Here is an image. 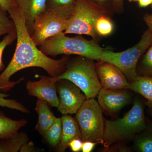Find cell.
Listing matches in <instances>:
<instances>
[{
	"mask_svg": "<svg viewBox=\"0 0 152 152\" xmlns=\"http://www.w3.org/2000/svg\"><path fill=\"white\" fill-rule=\"evenodd\" d=\"M15 25L17 45L12 60L0 75V91L5 93L24 80L10 81L13 75L19 71L30 67H39L45 70L50 76L57 77L64 73L69 59L65 56L59 59L51 58L44 53L34 43L27 28L24 17L18 6L8 12Z\"/></svg>",
	"mask_w": 152,
	"mask_h": 152,
	"instance_id": "6da1fadb",
	"label": "cell"
},
{
	"mask_svg": "<svg viewBox=\"0 0 152 152\" xmlns=\"http://www.w3.org/2000/svg\"><path fill=\"white\" fill-rule=\"evenodd\" d=\"M143 103L136 98L132 109L121 118L115 121L105 120L103 137L104 149L115 143L126 144L146 127Z\"/></svg>",
	"mask_w": 152,
	"mask_h": 152,
	"instance_id": "7a4b0ae2",
	"label": "cell"
},
{
	"mask_svg": "<svg viewBox=\"0 0 152 152\" xmlns=\"http://www.w3.org/2000/svg\"><path fill=\"white\" fill-rule=\"evenodd\" d=\"M39 48L48 56L74 55L98 61H100L105 50L93 39L88 40L81 35L70 37L64 32L48 39Z\"/></svg>",
	"mask_w": 152,
	"mask_h": 152,
	"instance_id": "3957f363",
	"label": "cell"
},
{
	"mask_svg": "<svg viewBox=\"0 0 152 152\" xmlns=\"http://www.w3.org/2000/svg\"><path fill=\"white\" fill-rule=\"evenodd\" d=\"M56 77L58 80L66 79L73 83L82 90L87 99L96 97L102 88L94 60L80 56L69 59L64 73Z\"/></svg>",
	"mask_w": 152,
	"mask_h": 152,
	"instance_id": "277c9868",
	"label": "cell"
},
{
	"mask_svg": "<svg viewBox=\"0 0 152 152\" xmlns=\"http://www.w3.org/2000/svg\"><path fill=\"white\" fill-rule=\"evenodd\" d=\"M152 42V34L148 29L137 43L126 50L115 53L105 49L100 61L117 66L122 71L129 83H132L138 76L137 69L140 59Z\"/></svg>",
	"mask_w": 152,
	"mask_h": 152,
	"instance_id": "5b68a950",
	"label": "cell"
},
{
	"mask_svg": "<svg viewBox=\"0 0 152 152\" xmlns=\"http://www.w3.org/2000/svg\"><path fill=\"white\" fill-rule=\"evenodd\" d=\"M75 119L83 142L90 141L103 145L105 120L102 110L95 98L86 100L76 113Z\"/></svg>",
	"mask_w": 152,
	"mask_h": 152,
	"instance_id": "8992f818",
	"label": "cell"
},
{
	"mask_svg": "<svg viewBox=\"0 0 152 152\" xmlns=\"http://www.w3.org/2000/svg\"><path fill=\"white\" fill-rule=\"evenodd\" d=\"M105 14L110 15L88 0H75V7L64 33L86 35L97 42L99 37L95 31V23L100 16Z\"/></svg>",
	"mask_w": 152,
	"mask_h": 152,
	"instance_id": "52a82bcc",
	"label": "cell"
},
{
	"mask_svg": "<svg viewBox=\"0 0 152 152\" xmlns=\"http://www.w3.org/2000/svg\"><path fill=\"white\" fill-rule=\"evenodd\" d=\"M70 15L48 7L36 19L31 37L39 46L48 39L64 32Z\"/></svg>",
	"mask_w": 152,
	"mask_h": 152,
	"instance_id": "ba28073f",
	"label": "cell"
},
{
	"mask_svg": "<svg viewBox=\"0 0 152 152\" xmlns=\"http://www.w3.org/2000/svg\"><path fill=\"white\" fill-rule=\"evenodd\" d=\"M59 104L58 110L62 115L76 114L87 98L77 86L66 79L56 83Z\"/></svg>",
	"mask_w": 152,
	"mask_h": 152,
	"instance_id": "9c48e42d",
	"label": "cell"
},
{
	"mask_svg": "<svg viewBox=\"0 0 152 152\" xmlns=\"http://www.w3.org/2000/svg\"><path fill=\"white\" fill-rule=\"evenodd\" d=\"M37 81L28 80L27 83V91L28 95L47 102L51 107L58 108L59 99L57 95L56 77L39 75Z\"/></svg>",
	"mask_w": 152,
	"mask_h": 152,
	"instance_id": "30bf717a",
	"label": "cell"
},
{
	"mask_svg": "<svg viewBox=\"0 0 152 152\" xmlns=\"http://www.w3.org/2000/svg\"><path fill=\"white\" fill-rule=\"evenodd\" d=\"M128 89H110L102 88L97 97L103 112L114 115L131 103L132 96Z\"/></svg>",
	"mask_w": 152,
	"mask_h": 152,
	"instance_id": "8fae6325",
	"label": "cell"
},
{
	"mask_svg": "<svg viewBox=\"0 0 152 152\" xmlns=\"http://www.w3.org/2000/svg\"><path fill=\"white\" fill-rule=\"evenodd\" d=\"M96 70L102 88L110 89H128L130 85L122 71L111 63L98 61Z\"/></svg>",
	"mask_w": 152,
	"mask_h": 152,
	"instance_id": "7c38bea8",
	"label": "cell"
},
{
	"mask_svg": "<svg viewBox=\"0 0 152 152\" xmlns=\"http://www.w3.org/2000/svg\"><path fill=\"white\" fill-rule=\"evenodd\" d=\"M49 0H16L18 6L21 10L27 28L31 36L36 19L48 7Z\"/></svg>",
	"mask_w": 152,
	"mask_h": 152,
	"instance_id": "4fadbf2b",
	"label": "cell"
},
{
	"mask_svg": "<svg viewBox=\"0 0 152 152\" xmlns=\"http://www.w3.org/2000/svg\"><path fill=\"white\" fill-rule=\"evenodd\" d=\"M61 119L62 132L57 149L58 152H64L69 148V144L71 141L75 139L82 140V136L78 124L75 118L66 114L63 115Z\"/></svg>",
	"mask_w": 152,
	"mask_h": 152,
	"instance_id": "5bb4252c",
	"label": "cell"
},
{
	"mask_svg": "<svg viewBox=\"0 0 152 152\" xmlns=\"http://www.w3.org/2000/svg\"><path fill=\"white\" fill-rule=\"evenodd\" d=\"M50 107L47 102L40 99H38L36 103L35 110L38 115V121L36 129L43 137L57 118Z\"/></svg>",
	"mask_w": 152,
	"mask_h": 152,
	"instance_id": "9a60e30c",
	"label": "cell"
},
{
	"mask_svg": "<svg viewBox=\"0 0 152 152\" xmlns=\"http://www.w3.org/2000/svg\"><path fill=\"white\" fill-rule=\"evenodd\" d=\"M128 89L144 97L147 100L146 105L152 111V77L138 76L130 83Z\"/></svg>",
	"mask_w": 152,
	"mask_h": 152,
	"instance_id": "2e32d148",
	"label": "cell"
},
{
	"mask_svg": "<svg viewBox=\"0 0 152 152\" xmlns=\"http://www.w3.org/2000/svg\"><path fill=\"white\" fill-rule=\"evenodd\" d=\"M27 124L26 120H14L8 118L0 110V139L7 138L15 134Z\"/></svg>",
	"mask_w": 152,
	"mask_h": 152,
	"instance_id": "e0dca14e",
	"label": "cell"
},
{
	"mask_svg": "<svg viewBox=\"0 0 152 152\" xmlns=\"http://www.w3.org/2000/svg\"><path fill=\"white\" fill-rule=\"evenodd\" d=\"M28 141L27 134L24 132H18L10 137L0 139V152L20 151L22 146Z\"/></svg>",
	"mask_w": 152,
	"mask_h": 152,
	"instance_id": "ac0fdd59",
	"label": "cell"
},
{
	"mask_svg": "<svg viewBox=\"0 0 152 152\" xmlns=\"http://www.w3.org/2000/svg\"><path fill=\"white\" fill-rule=\"evenodd\" d=\"M134 148L139 152H152V121L134 138Z\"/></svg>",
	"mask_w": 152,
	"mask_h": 152,
	"instance_id": "d6986e66",
	"label": "cell"
},
{
	"mask_svg": "<svg viewBox=\"0 0 152 152\" xmlns=\"http://www.w3.org/2000/svg\"><path fill=\"white\" fill-rule=\"evenodd\" d=\"M62 132L61 119L56 118L53 124L46 132L43 137L47 143L53 147L58 145Z\"/></svg>",
	"mask_w": 152,
	"mask_h": 152,
	"instance_id": "ffe728a7",
	"label": "cell"
},
{
	"mask_svg": "<svg viewBox=\"0 0 152 152\" xmlns=\"http://www.w3.org/2000/svg\"><path fill=\"white\" fill-rule=\"evenodd\" d=\"M113 23L109 17V14L101 15L97 19L95 24V29L99 37H107L113 32Z\"/></svg>",
	"mask_w": 152,
	"mask_h": 152,
	"instance_id": "44dd1931",
	"label": "cell"
},
{
	"mask_svg": "<svg viewBox=\"0 0 152 152\" xmlns=\"http://www.w3.org/2000/svg\"><path fill=\"white\" fill-rule=\"evenodd\" d=\"M137 70L139 76L152 77V42L140 59Z\"/></svg>",
	"mask_w": 152,
	"mask_h": 152,
	"instance_id": "7402d4cb",
	"label": "cell"
},
{
	"mask_svg": "<svg viewBox=\"0 0 152 152\" xmlns=\"http://www.w3.org/2000/svg\"><path fill=\"white\" fill-rule=\"evenodd\" d=\"M7 12L0 6V37L16 31L15 23Z\"/></svg>",
	"mask_w": 152,
	"mask_h": 152,
	"instance_id": "603a6c76",
	"label": "cell"
},
{
	"mask_svg": "<svg viewBox=\"0 0 152 152\" xmlns=\"http://www.w3.org/2000/svg\"><path fill=\"white\" fill-rule=\"evenodd\" d=\"M75 5V0H49L48 7L71 15Z\"/></svg>",
	"mask_w": 152,
	"mask_h": 152,
	"instance_id": "cb8c5ba5",
	"label": "cell"
},
{
	"mask_svg": "<svg viewBox=\"0 0 152 152\" xmlns=\"http://www.w3.org/2000/svg\"><path fill=\"white\" fill-rule=\"evenodd\" d=\"M9 95L0 92V106L20 111L22 113L28 114L30 111L20 103L15 100L8 99L6 98Z\"/></svg>",
	"mask_w": 152,
	"mask_h": 152,
	"instance_id": "d4e9b609",
	"label": "cell"
},
{
	"mask_svg": "<svg viewBox=\"0 0 152 152\" xmlns=\"http://www.w3.org/2000/svg\"><path fill=\"white\" fill-rule=\"evenodd\" d=\"M17 32H14L6 35L0 42V72L4 70L5 65L3 61V55L5 49L10 45L17 39Z\"/></svg>",
	"mask_w": 152,
	"mask_h": 152,
	"instance_id": "484cf974",
	"label": "cell"
},
{
	"mask_svg": "<svg viewBox=\"0 0 152 152\" xmlns=\"http://www.w3.org/2000/svg\"><path fill=\"white\" fill-rule=\"evenodd\" d=\"M99 7L111 14L114 11L113 0H88Z\"/></svg>",
	"mask_w": 152,
	"mask_h": 152,
	"instance_id": "4316f807",
	"label": "cell"
},
{
	"mask_svg": "<svg viewBox=\"0 0 152 152\" xmlns=\"http://www.w3.org/2000/svg\"><path fill=\"white\" fill-rule=\"evenodd\" d=\"M104 152H125L132 151L130 148L126 145L122 143H115L110 146L107 148L103 150Z\"/></svg>",
	"mask_w": 152,
	"mask_h": 152,
	"instance_id": "83f0119b",
	"label": "cell"
},
{
	"mask_svg": "<svg viewBox=\"0 0 152 152\" xmlns=\"http://www.w3.org/2000/svg\"><path fill=\"white\" fill-rule=\"evenodd\" d=\"M83 140L80 139H75L71 141L69 144V148L74 152H79L82 151Z\"/></svg>",
	"mask_w": 152,
	"mask_h": 152,
	"instance_id": "f1b7e54d",
	"label": "cell"
},
{
	"mask_svg": "<svg viewBox=\"0 0 152 152\" xmlns=\"http://www.w3.org/2000/svg\"><path fill=\"white\" fill-rule=\"evenodd\" d=\"M0 6L8 12L11 9L18 6L15 0H0Z\"/></svg>",
	"mask_w": 152,
	"mask_h": 152,
	"instance_id": "f546056e",
	"label": "cell"
},
{
	"mask_svg": "<svg viewBox=\"0 0 152 152\" xmlns=\"http://www.w3.org/2000/svg\"><path fill=\"white\" fill-rule=\"evenodd\" d=\"M97 144L95 142L90 141L83 142L82 151L83 152H91Z\"/></svg>",
	"mask_w": 152,
	"mask_h": 152,
	"instance_id": "4dcf8cb0",
	"label": "cell"
},
{
	"mask_svg": "<svg viewBox=\"0 0 152 152\" xmlns=\"http://www.w3.org/2000/svg\"><path fill=\"white\" fill-rule=\"evenodd\" d=\"M113 2L115 12L119 13L124 11V0H113Z\"/></svg>",
	"mask_w": 152,
	"mask_h": 152,
	"instance_id": "1f68e13d",
	"label": "cell"
},
{
	"mask_svg": "<svg viewBox=\"0 0 152 152\" xmlns=\"http://www.w3.org/2000/svg\"><path fill=\"white\" fill-rule=\"evenodd\" d=\"M36 151V147L32 142H28L22 146L20 150V152H32Z\"/></svg>",
	"mask_w": 152,
	"mask_h": 152,
	"instance_id": "d6a6232c",
	"label": "cell"
},
{
	"mask_svg": "<svg viewBox=\"0 0 152 152\" xmlns=\"http://www.w3.org/2000/svg\"><path fill=\"white\" fill-rule=\"evenodd\" d=\"M144 20L148 26V29L150 30L152 34V16L150 14H146L144 17Z\"/></svg>",
	"mask_w": 152,
	"mask_h": 152,
	"instance_id": "836d02e7",
	"label": "cell"
},
{
	"mask_svg": "<svg viewBox=\"0 0 152 152\" xmlns=\"http://www.w3.org/2000/svg\"><path fill=\"white\" fill-rule=\"evenodd\" d=\"M138 4L140 8H146L152 4V0H139Z\"/></svg>",
	"mask_w": 152,
	"mask_h": 152,
	"instance_id": "e575fe53",
	"label": "cell"
},
{
	"mask_svg": "<svg viewBox=\"0 0 152 152\" xmlns=\"http://www.w3.org/2000/svg\"><path fill=\"white\" fill-rule=\"evenodd\" d=\"M130 2H132L137 1L139 0H128Z\"/></svg>",
	"mask_w": 152,
	"mask_h": 152,
	"instance_id": "d590c367",
	"label": "cell"
},
{
	"mask_svg": "<svg viewBox=\"0 0 152 152\" xmlns=\"http://www.w3.org/2000/svg\"><path fill=\"white\" fill-rule=\"evenodd\" d=\"M151 8L152 10V4L151 5ZM150 15H151V16H152V12L150 14Z\"/></svg>",
	"mask_w": 152,
	"mask_h": 152,
	"instance_id": "8d00e7d4",
	"label": "cell"
},
{
	"mask_svg": "<svg viewBox=\"0 0 152 152\" xmlns=\"http://www.w3.org/2000/svg\"><path fill=\"white\" fill-rule=\"evenodd\" d=\"M151 112H152V111H151Z\"/></svg>",
	"mask_w": 152,
	"mask_h": 152,
	"instance_id": "74e56055",
	"label": "cell"
},
{
	"mask_svg": "<svg viewBox=\"0 0 152 152\" xmlns=\"http://www.w3.org/2000/svg\"><path fill=\"white\" fill-rule=\"evenodd\" d=\"M16 1V0H15Z\"/></svg>",
	"mask_w": 152,
	"mask_h": 152,
	"instance_id": "f35d334b",
	"label": "cell"
}]
</instances>
